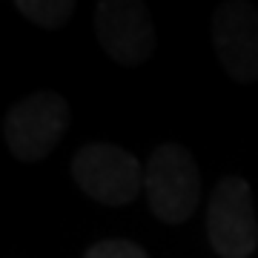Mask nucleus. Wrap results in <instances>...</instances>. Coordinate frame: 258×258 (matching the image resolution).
I'll return each instance as SVG.
<instances>
[{"mask_svg":"<svg viewBox=\"0 0 258 258\" xmlns=\"http://www.w3.org/2000/svg\"><path fill=\"white\" fill-rule=\"evenodd\" d=\"M69 126V106L57 92L26 95L6 112L3 138L18 161L35 164L55 152Z\"/></svg>","mask_w":258,"mask_h":258,"instance_id":"nucleus-4","label":"nucleus"},{"mask_svg":"<svg viewBox=\"0 0 258 258\" xmlns=\"http://www.w3.org/2000/svg\"><path fill=\"white\" fill-rule=\"evenodd\" d=\"M72 181L86 198L103 207H123L144 189V164L118 144H83L69 161Z\"/></svg>","mask_w":258,"mask_h":258,"instance_id":"nucleus-2","label":"nucleus"},{"mask_svg":"<svg viewBox=\"0 0 258 258\" xmlns=\"http://www.w3.org/2000/svg\"><path fill=\"white\" fill-rule=\"evenodd\" d=\"M95 37L120 66H141L155 52V29L144 0H98Z\"/></svg>","mask_w":258,"mask_h":258,"instance_id":"nucleus-5","label":"nucleus"},{"mask_svg":"<svg viewBox=\"0 0 258 258\" xmlns=\"http://www.w3.org/2000/svg\"><path fill=\"white\" fill-rule=\"evenodd\" d=\"M78 0H15V6L26 20L40 29H60L69 23Z\"/></svg>","mask_w":258,"mask_h":258,"instance_id":"nucleus-7","label":"nucleus"},{"mask_svg":"<svg viewBox=\"0 0 258 258\" xmlns=\"http://www.w3.org/2000/svg\"><path fill=\"white\" fill-rule=\"evenodd\" d=\"M83 258H149L135 241L126 238H103L95 241L92 247L83 252Z\"/></svg>","mask_w":258,"mask_h":258,"instance_id":"nucleus-8","label":"nucleus"},{"mask_svg":"<svg viewBox=\"0 0 258 258\" xmlns=\"http://www.w3.org/2000/svg\"><path fill=\"white\" fill-rule=\"evenodd\" d=\"M144 192L149 212L164 224H184L192 218L201 198V172L184 144H158L144 166Z\"/></svg>","mask_w":258,"mask_h":258,"instance_id":"nucleus-1","label":"nucleus"},{"mask_svg":"<svg viewBox=\"0 0 258 258\" xmlns=\"http://www.w3.org/2000/svg\"><path fill=\"white\" fill-rule=\"evenodd\" d=\"M212 46L235 83L258 81V9L249 0H224L212 12Z\"/></svg>","mask_w":258,"mask_h":258,"instance_id":"nucleus-6","label":"nucleus"},{"mask_svg":"<svg viewBox=\"0 0 258 258\" xmlns=\"http://www.w3.org/2000/svg\"><path fill=\"white\" fill-rule=\"evenodd\" d=\"M207 238L218 258H249L258 249V215L247 178L227 175L212 189Z\"/></svg>","mask_w":258,"mask_h":258,"instance_id":"nucleus-3","label":"nucleus"}]
</instances>
